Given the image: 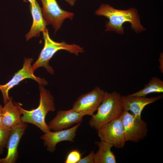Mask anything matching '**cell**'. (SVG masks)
<instances>
[{"label":"cell","instance_id":"d4e9b609","mask_svg":"<svg viewBox=\"0 0 163 163\" xmlns=\"http://www.w3.org/2000/svg\"><path fill=\"white\" fill-rule=\"evenodd\" d=\"M0 163H4V158H0Z\"/></svg>","mask_w":163,"mask_h":163},{"label":"cell","instance_id":"5b68a950","mask_svg":"<svg viewBox=\"0 0 163 163\" xmlns=\"http://www.w3.org/2000/svg\"><path fill=\"white\" fill-rule=\"evenodd\" d=\"M120 117L126 142L137 143L147 135V123L141 118L126 111H123Z\"/></svg>","mask_w":163,"mask_h":163},{"label":"cell","instance_id":"603a6c76","mask_svg":"<svg viewBox=\"0 0 163 163\" xmlns=\"http://www.w3.org/2000/svg\"><path fill=\"white\" fill-rule=\"evenodd\" d=\"M2 107L1 105H0V126H2Z\"/></svg>","mask_w":163,"mask_h":163},{"label":"cell","instance_id":"e0dca14e","mask_svg":"<svg viewBox=\"0 0 163 163\" xmlns=\"http://www.w3.org/2000/svg\"><path fill=\"white\" fill-rule=\"evenodd\" d=\"M163 92V81L158 77H152L144 88L135 93L130 94L132 96L146 97L151 93Z\"/></svg>","mask_w":163,"mask_h":163},{"label":"cell","instance_id":"cb8c5ba5","mask_svg":"<svg viewBox=\"0 0 163 163\" xmlns=\"http://www.w3.org/2000/svg\"><path fill=\"white\" fill-rule=\"evenodd\" d=\"M30 3V4H34L36 1V0H27Z\"/></svg>","mask_w":163,"mask_h":163},{"label":"cell","instance_id":"277c9868","mask_svg":"<svg viewBox=\"0 0 163 163\" xmlns=\"http://www.w3.org/2000/svg\"><path fill=\"white\" fill-rule=\"evenodd\" d=\"M42 33L44 41V46L38 59L32 66L34 71L39 67H43L49 73L53 74L54 71L49 65V62L59 50H65L76 56H78L79 53L84 52V48L79 45L69 44L65 42H58L54 41L50 37L47 29Z\"/></svg>","mask_w":163,"mask_h":163},{"label":"cell","instance_id":"5bb4252c","mask_svg":"<svg viewBox=\"0 0 163 163\" xmlns=\"http://www.w3.org/2000/svg\"><path fill=\"white\" fill-rule=\"evenodd\" d=\"M30 7L33 19V22L29 31L26 35L27 40L40 36V33L47 29L46 22L44 18L41 8L37 2L34 4H30Z\"/></svg>","mask_w":163,"mask_h":163},{"label":"cell","instance_id":"7a4b0ae2","mask_svg":"<svg viewBox=\"0 0 163 163\" xmlns=\"http://www.w3.org/2000/svg\"><path fill=\"white\" fill-rule=\"evenodd\" d=\"M97 110V113L91 116L88 123L97 131L104 125L121 116L123 111L122 96L116 91L111 93L105 91Z\"/></svg>","mask_w":163,"mask_h":163},{"label":"cell","instance_id":"8fae6325","mask_svg":"<svg viewBox=\"0 0 163 163\" xmlns=\"http://www.w3.org/2000/svg\"><path fill=\"white\" fill-rule=\"evenodd\" d=\"M83 117L72 108L67 110H60L57 111L55 117L49 122L48 125L50 130H60L81 123Z\"/></svg>","mask_w":163,"mask_h":163},{"label":"cell","instance_id":"9c48e42d","mask_svg":"<svg viewBox=\"0 0 163 163\" xmlns=\"http://www.w3.org/2000/svg\"><path fill=\"white\" fill-rule=\"evenodd\" d=\"M33 60L32 59L26 58L24 61L22 68L14 74L12 78L8 83L4 85H0L1 91L4 104L6 103L10 99L8 96L9 90L14 86L26 78H31L37 82L40 85H47L46 81L36 76L34 74L31 63Z\"/></svg>","mask_w":163,"mask_h":163},{"label":"cell","instance_id":"ac0fdd59","mask_svg":"<svg viewBox=\"0 0 163 163\" xmlns=\"http://www.w3.org/2000/svg\"><path fill=\"white\" fill-rule=\"evenodd\" d=\"M11 128L0 126V154L2 155L4 148L7 147Z\"/></svg>","mask_w":163,"mask_h":163},{"label":"cell","instance_id":"8992f818","mask_svg":"<svg viewBox=\"0 0 163 163\" xmlns=\"http://www.w3.org/2000/svg\"><path fill=\"white\" fill-rule=\"evenodd\" d=\"M97 131L101 140L111 144L116 148H123L126 142L120 116L104 125Z\"/></svg>","mask_w":163,"mask_h":163},{"label":"cell","instance_id":"2e32d148","mask_svg":"<svg viewBox=\"0 0 163 163\" xmlns=\"http://www.w3.org/2000/svg\"><path fill=\"white\" fill-rule=\"evenodd\" d=\"M95 143L98 149L94 153V163H116V157L111 149L113 145L106 142L101 140Z\"/></svg>","mask_w":163,"mask_h":163},{"label":"cell","instance_id":"4fadbf2b","mask_svg":"<svg viewBox=\"0 0 163 163\" xmlns=\"http://www.w3.org/2000/svg\"><path fill=\"white\" fill-rule=\"evenodd\" d=\"M28 127L26 123L21 122L11 128L7 146V154L4 158V163H14L18 158L17 149L21 139Z\"/></svg>","mask_w":163,"mask_h":163},{"label":"cell","instance_id":"7c38bea8","mask_svg":"<svg viewBox=\"0 0 163 163\" xmlns=\"http://www.w3.org/2000/svg\"><path fill=\"white\" fill-rule=\"evenodd\" d=\"M162 95L150 98L130 94L122 96L123 110L131 112L136 116L141 118L142 111L146 105L162 99Z\"/></svg>","mask_w":163,"mask_h":163},{"label":"cell","instance_id":"ffe728a7","mask_svg":"<svg viewBox=\"0 0 163 163\" xmlns=\"http://www.w3.org/2000/svg\"><path fill=\"white\" fill-rule=\"evenodd\" d=\"M94 151H91L87 156L81 158L78 163H94Z\"/></svg>","mask_w":163,"mask_h":163},{"label":"cell","instance_id":"9a60e30c","mask_svg":"<svg viewBox=\"0 0 163 163\" xmlns=\"http://www.w3.org/2000/svg\"><path fill=\"white\" fill-rule=\"evenodd\" d=\"M21 113L12 102V99L5 104L2 109V126L11 128L21 122Z\"/></svg>","mask_w":163,"mask_h":163},{"label":"cell","instance_id":"6da1fadb","mask_svg":"<svg viewBox=\"0 0 163 163\" xmlns=\"http://www.w3.org/2000/svg\"><path fill=\"white\" fill-rule=\"evenodd\" d=\"M96 14L107 17L109 21L106 22V31H115L121 34L124 33L123 24L126 22L131 24V28L136 33L145 30L141 24L137 10L134 8L127 10L115 9L108 4H102L95 11Z\"/></svg>","mask_w":163,"mask_h":163},{"label":"cell","instance_id":"d6986e66","mask_svg":"<svg viewBox=\"0 0 163 163\" xmlns=\"http://www.w3.org/2000/svg\"><path fill=\"white\" fill-rule=\"evenodd\" d=\"M81 155L77 149L72 151L68 154L65 162V163H78L81 158Z\"/></svg>","mask_w":163,"mask_h":163},{"label":"cell","instance_id":"30bf717a","mask_svg":"<svg viewBox=\"0 0 163 163\" xmlns=\"http://www.w3.org/2000/svg\"><path fill=\"white\" fill-rule=\"evenodd\" d=\"M81 123H79L68 129L44 133L40 137L43 140L44 146H46V150L51 152L56 150V146L58 143L63 141L74 142L76 132Z\"/></svg>","mask_w":163,"mask_h":163},{"label":"cell","instance_id":"7402d4cb","mask_svg":"<svg viewBox=\"0 0 163 163\" xmlns=\"http://www.w3.org/2000/svg\"><path fill=\"white\" fill-rule=\"evenodd\" d=\"M71 6H73L76 2V0H64Z\"/></svg>","mask_w":163,"mask_h":163},{"label":"cell","instance_id":"ba28073f","mask_svg":"<svg viewBox=\"0 0 163 163\" xmlns=\"http://www.w3.org/2000/svg\"><path fill=\"white\" fill-rule=\"evenodd\" d=\"M104 92L99 87H95L92 91L79 96L72 108L84 116H92L101 104Z\"/></svg>","mask_w":163,"mask_h":163},{"label":"cell","instance_id":"44dd1931","mask_svg":"<svg viewBox=\"0 0 163 163\" xmlns=\"http://www.w3.org/2000/svg\"><path fill=\"white\" fill-rule=\"evenodd\" d=\"M159 68L161 72L163 73V53H161L160 54V58L159 59Z\"/></svg>","mask_w":163,"mask_h":163},{"label":"cell","instance_id":"52a82bcc","mask_svg":"<svg viewBox=\"0 0 163 163\" xmlns=\"http://www.w3.org/2000/svg\"><path fill=\"white\" fill-rule=\"evenodd\" d=\"M43 5V16L47 25H52L55 33L59 29L66 19L72 21L74 14L63 10L56 0H41Z\"/></svg>","mask_w":163,"mask_h":163},{"label":"cell","instance_id":"3957f363","mask_svg":"<svg viewBox=\"0 0 163 163\" xmlns=\"http://www.w3.org/2000/svg\"><path fill=\"white\" fill-rule=\"evenodd\" d=\"M39 89V104L37 108L28 110L23 108L18 103L14 102V104L21 113L22 122L33 124L45 133L50 131L45 122L46 115L49 112L54 111L56 108L54 98L50 92L43 85H40Z\"/></svg>","mask_w":163,"mask_h":163}]
</instances>
